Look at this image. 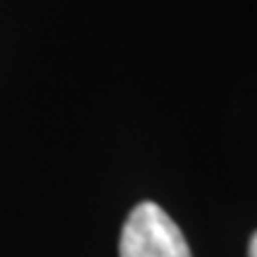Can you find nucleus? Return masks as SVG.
Listing matches in <instances>:
<instances>
[{
	"label": "nucleus",
	"instance_id": "f257e3e1",
	"mask_svg": "<svg viewBox=\"0 0 257 257\" xmlns=\"http://www.w3.org/2000/svg\"><path fill=\"white\" fill-rule=\"evenodd\" d=\"M119 257H191V248L160 205L141 202L121 229Z\"/></svg>",
	"mask_w": 257,
	"mask_h": 257
},
{
	"label": "nucleus",
	"instance_id": "f03ea898",
	"mask_svg": "<svg viewBox=\"0 0 257 257\" xmlns=\"http://www.w3.org/2000/svg\"><path fill=\"white\" fill-rule=\"evenodd\" d=\"M248 257H257V231L250 238V248H248Z\"/></svg>",
	"mask_w": 257,
	"mask_h": 257
}]
</instances>
